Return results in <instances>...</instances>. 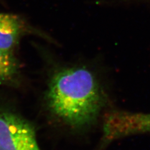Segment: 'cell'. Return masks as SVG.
I'll use <instances>...</instances> for the list:
<instances>
[{
	"label": "cell",
	"mask_w": 150,
	"mask_h": 150,
	"mask_svg": "<svg viewBox=\"0 0 150 150\" xmlns=\"http://www.w3.org/2000/svg\"><path fill=\"white\" fill-rule=\"evenodd\" d=\"M45 100L51 114L74 129L95 124L107 102L96 76L82 67L55 71L50 79Z\"/></svg>",
	"instance_id": "1"
},
{
	"label": "cell",
	"mask_w": 150,
	"mask_h": 150,
	"mask_svg": "<svg viewBox=\"0 0 150 150\" xmlns=\"http://www.w3.org/2000/svg\"><path fill=\"white\" fill-rule=\"evenodd\" d=\"M0 150H41L33 125L4 106H0Z\"/></svg>",
	"instance_id": "2"
},
{
	"label": "cell",
	"mask_w": 150,
	"mask_h": 150,
	"mask_svg": "<svg viewBox=\"0 0 150 150\" xmlns=\"http://www.w3.org/2000/svg\"><path fill=\"white\" fill-rule=\"evenodd\" d=\"M103 131L104 144L127 136L150 133V113L112 111L105 115Z\"/></svg>",
	"instance_id": "3"
},
{
	"label": "cell",
	"mask_w": 150,
	"mask_h": 150,
	"mask_svg": "<svg viewBox=\"0 0 150 150\" xmlns=\"http://www.w3.org/2000/svg\"><path fill=\"white\" fill-rule=\"evenodd\" d=\"M27 30L20 17L0 13V50L13 51Z\"/></svg>",
	"instance_id": "4"
},
{
	"label": "cell",
	"mask_w": 150,
	"mask_h": 150,
	"mask_svg": "<svg viewBox=\"0 0 150 150\" xmlns=\"http://www.w3.org/2000/svg\"><path fill=\"white\" fill-rule=\"evenodd\" d=\"M21 69L13 51L0 50V85L17 87L20 84Z\"/></svg>",
	"instance_id": "5"
}]
</instances>
